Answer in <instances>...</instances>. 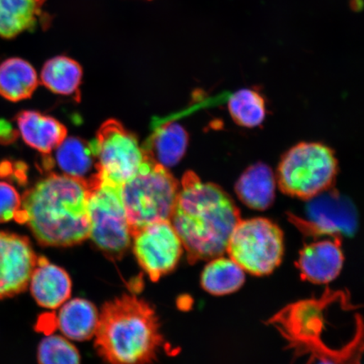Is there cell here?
<instances>
[{
	"instance_id": "obj_18",
	"label": "cell",
	"mask_w": 364,
	"mask_h": 364,
	"mask_svg": "<svg viewBox=\"0 0 364 364\" xmlns=\"http://www.w3.org/2000/svg\"><path fill=\"white\" fill-rule=\"evenodd\" d=\"M38 85L35 68L24 59L11 58L0 65V95L9 101L30 98Z\"/></svg>"
},
{
	"instance_id": "obj_17",
	"label": "cell",
	"mask_w": 364,
	"mask_h": 364,
	"mask_svg": "<svg viewBox=\"0 0 364 364\" xmlns=\"http://www.w3.org/2000/svg\"><path fill=\"white\" fill-rule=\"evenodd\" d=\"M99 313L87 299L76 298L66 301L59 309L57 325L67 339L84 341L97 331Z\"/></svg>"
},
{
	"instance_id": "obj_27",
	"label": "cell",
	"mask_w": 364,
	"mask_h": 364,
	"mask_svg": "<svg viewBox=\"0 0 364 364\" xmlns=\"http://www.w3.org/2000/svg\"><path fill=\"white\" fill-rule=\"evenodd\" d=\"M149 1H151V0H149Z\"/></svg>"
},
{
	"instance_id": "obj_11",
	"label": "cell",
	"mask_w": 364,
	"mask_h": 364,
	"mask_svg": "<svg viewBox=\"0 0 364 364\" xmlns=\"http://www.w3.org/2000/svg\"><path fill=\"white\" fill-rule=\"evenodd\" d=\"M344 256L338 237L317 241L299 252L297 267L302 279L315 284H328L343 269Z\"/></svg>"
},
{
	"instance_id": "obj_15",
	"label": "cell",
	"mask_w": 364,
	"mask_h": 364,
	"mask_svg": "<svg viewBox=\"0 0 364 364\" xmlns=\"http://www.w3.org/2000/svg\"><path fill=\"white\" fill-rule=\"evenodd\" d=\"M276 179L269 166L263 163L245 170L235 185L240 201L255 210H266L274 202Z\"/></svg>"
},
{
	"instance_id": "obj_23",
	"label": "cell",
	"mask_w": 364,
	"mask_h": 364,
	"mask_svg": "<svg viewBox=\"0 0 364 364\" xmlns=\"http://www.w3.org/2000/svg\"><path fill=\"white\" fill-rule=\"evenodd\" d=\"M38 359L39 364H80L81 361L75 346L58 335L48 336L41 341Z\"/></svg>"
},
{
	"instance_id": "obj_21",
	"label": "cell",
	"mask_w": 364,
	"mask_h": 364,
	"mask_svg": "<svg viewBox=\"0 0 364 364\" xmlns=\"http://www.w3.org/2000/svg\"><path fill=\"white\" fill-rule=\"evenodd\" d=\"M245 271L230 258L218 257L205 267L201 284L208 293L216 296L230 294L245 283Z\"/></svg>"
},
{
	"instance_id": "obj_9",
	"label": "cell",
	"mask_w": 364,
	"mask_h": 364,
	"mask_svg": "<svg viewBox=\"0 0 364 364\" xmlns=\"http://www.w3.org/2000/svg\"><path fill=\"white\" fill-rule=\"evenodd\" d=\"M132 240L136 261L154 282L175 269L184 249L171 220L141 228Z\"/></svg>"
},
{
	"instance_id": "obj_5",
	"label": "cell",
	"mask_w": 364,
	"mask_h": 364,
	"mask_svg": "<svg viewBox=\"0 0 364 364\" xmlns=\"http://www.w3.org/2000/svg\"><path fill=\"white\" fill-rule=\"evenodd\" d=\"M338 173L333 151L318 143H300L287 152L277 169V184L291 197L311 199L329 189Z\"/></svg>"
},
{
	"instance_id": "obj_12",
	"label": "cell",
	"mask_w": 364,
	"mask_h": 364,
	"mask_svg": "<svg viewBox=\"0 0 364 364\" xmlns=\"http://www.w3.org/2000/svg\"><path fill=\"white\" fill-rule=\"evenodd\" d=\"M47 0H0V38L13 39L25 31L47 30L53 17L43 10Z\"/></svg>"
},
{
	"instance_id": "obj_14",
	"label": "cell",
	"mask_w": 364,
	"mask_h": 364,
	"mask_svg": "<svg viewBox=\"0 0 364 364\" xmlns=\"http://www.w3.org/2000/svg\"><path fill=\"white\" fill-rule=\"evenodd\" d=\"M16 121L25 142L45 154L56 149L67 136V129L60 122L38 112H22Z\"/></svg>"
},
{
	"instance_id": "obj_25",
	"label": "cell",
	"mask_w": 364,
	"mask_h": 364,
	"mask_svg": "<svg viewBox=\"0 0 364 364\" xmlns=\"http://www.w3.org/2000/svg\"><path fill=\"white\" fill-rule=\"evenodd\" d=\"M11 127L6 122L0 121V142H6L14 138Z\"/></svg>"
},
{
	"instance_id": "obj_8",
	"label": "cell",
	"mask_w": 364,
	"mask_h": 364,
	"mask_svg": "<svg viewBox=\"0 0 364 364\" xmlns=\"http://www.w3.org/2000/svg\"><path fill=\"white\" fill-rule=\"evenodd\" d=\"M91 144L97 158V176L109 183L122 186L144 161L136 136L115 119L105 122Z\"/></svg>"
},
{
	"instance_id": "obj_24",
	"label": "cell",
	"mask_w": 364,
	"mask_h": 364,
	"mask_svg": "<svg viewBox=\"0 0 364 364\" xmlns=\"http://www.w3.org/2000/svg\"><path fill=\"white\" fill-rule=\"evenodd\" d=\"M21 209V198L6 182H0V223L17 220Z\"/></svg>"
},
{
	"instance_id": "obj_6",
	"label": "cell",
	"mask_w": 364,
	"mask_h": 364,
	"mask_svg": "<svg viewBox=\"0 0 364 364\" xmlns=\"http://www.w3.org/2000/svg\"><path fill=\"white\" fill-rule=\"evenodd\" d=\"M89 238L98 249L113 259L124 256L132 244V232L121 188L95 175L88 181Z\"/></svg>"
},
{
	"instance_id": "obj_7",
	"label": "cell",
	"mask_w": 364,
	"mask_h": 364,
	"mask_svg": "<svg viewBox=\"0 0 364 364\" xmlns=\"http://www.w3.org/2000/svg\"><path fill=\"white\" fill-rule=\"evenodd\" d=\"M226 252L250 274H270L283 260V231L267 218L240 220L228 241Z\"/></svg>"
},
{
	"instance_id": "obj_20",
	"label": "cell",
	"mask_w": 364,
	"mask_h": 364,
	"mask_svg": "<svg viewBox=\"0 0 364 364\" xmlns=\"http://www.w3.org/2000/svg\"><path fill=\"white\" fill-rule=\"evenodd\" d=\"M83 70L80 63L70 57L56 56L45 63L41 80L53 92L72 95L78 92Z\"/></svg>"
},
{
	"instance_id": "obj_4",
	"label": "cell",
	"mask_w": 364,
	"mask_h": 364,
	"mask_svg": "<svg viewBox=\"0 0 364 364\" xmlns=\"http://www.w3.org/2000/svg\"><path fill=\"white\" fill-rule=\"evenodd\" d=\"M179 191L178 182L167 168L145 157L139 171L121 188L132 235L152 223L171 220Z\"/></svg>"
},
{
	"instance_id": "obj_22",
	"label": "cell",
	"mask_w": 364,
	"mask_h": 364,
	"mask_svg": "<svg viewBox=\"0 0 364 364\" xmlns=\"http://www.w3.org/2000/svg\"><path fill=\"white\" fill-rule=\"evenodd\" d=\"M229 111L236 124L252 129L260 125L265 119V102L257 91L240 90L231 95Z\"/></svg>"
},
{
	"instance_id": "obj_26",
	"label": "cell",
	"mask_w": 364,
	"mask_h": 364,
	"mask_svg": "<svg viewBox=\"0 0 364 364\" xmlns=\"http://www.w3.org/2000/svg\"><path fill=\"white\" fill-rule=\"evenodd\" d=\"M309 364H334L333 362L331 361V359L326 358H317L316 362H311Z\"/></svg>"
},
{
	"instance_id": "obj_3",
	"label": "cell",
	"mask_w": 364,
	"mask_h": 364,
	"mask_svg": "<svg viewBox=\"0 0 364 364\" xmlns=\"http://www.w3.org/2000/svg\"><path fill=\"white\" fill-rule=\"evenodd\" d=\"M95 336V348L109 364L151 363L164 343L154 309L129 294L105 304Z\"/></svg>"
},
{
	"instance_id": "obj_2",
	"label": "cell",
	"mask_w": 364,
	"mask_h": 364,
	"mask_svg": "<svg viewBox=\"0 0 364 364\" xmlns=\"http://www.w3.org/2000/svg\"><path fill=\"white\" fill-rule=\"evenodd\" d=\"M88 195L87 181L49 175L22 196L16 220L46 247H72L89 238Z\"/></svg>"
},
{
	"instance_id": "obj_10",
	"label": "cell",
	"mask_w": 364,
	"mask_h": 364,
	"mask_svg": "<svg viewBox=\"0 0 364 364\" xmlns=\"http://www.w3.org/2000/svg\"><path fill=\"white\" fill-rule=\"evenodd\" d=\"M38 261L25 236L0 231V299L26 289Z\"/></svg>"
},
{
	"instance_id": "obj_16",
	"label": "cell",
	"mask_w": 364,
	"mask_h": 364,
	"mask_svg": "<svg viewBox=\"0 0 364 364\" xmlns=\"http://www.w3.org/2000/svg\"><path fill=\"white\" fill-rule=\"evenodd\" d=\"M188 144V134L183 127L167 122L154 131L142 149L145 157L168 168L181 161Z\"/></svg>"
},
{
	"instance_id": "obj_19",
	"label": "cell",
	"mask_w": 364,
	"mask_h": 364,
	"mask_svg": "<svg viewBox=\"0 0 364 364\" xmlns=\"http://www.w3.org/2000/svg\"><path fill=\"white\" fill-rule=\"evenodd\" d=\"M56 161L63 174L89 181L97 172V158L91 142L79 138H65L57 147Z\"/></svg>"
},
{
	"instance_id": "obj_13",
	"label": "cell",
	"mask_w": 364,
	"mask_h": 364,
	"mask_svg": "<svg viewBox=\"0 0 364 364\" xmlns=\"http://www.w3.org/2000/svg\"><path fill=\"white\" fill-rule=\"evenodd\" d=\"M29 286L36 302L48 309L61 307L72 292V281L68 272L45 257H38Z\"/></svg>"
},
{
	"instance_id": "obj_1",
	"label": "cell",
	"mask_w": 364,
	"mask_h": 364,
	"mask_svg": "<svg viewBox=\"0 0 364 364\" xmlns=\"http://www.w3.org/2000/svg\"><path fill=\"white\" fill-rule=\"evenodd\" d=\"M240 220L239 208L224 189L185 173L171 222L191 263L224 255Z\"/></svg>"
}]
</instances>
